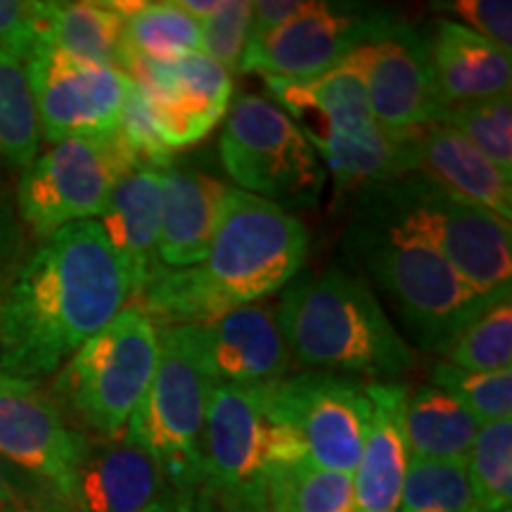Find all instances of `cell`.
Here are the masks:
<instances>
[{
  "label": "cell",
  "mask_w": 512,
  "mask_h": 512,
  "mask_svg": "<svg viewBox=\"0 0 512 512\" xmlns=\"http://www.w3.org/2000/svg\"><path fill=\"white\" fill-rule=\"evenodd\" d=\"M131 299V278L98 223L64 226L0 297V373L29 382L57 373Z\"/></svg>",
  "instance_id": "6da1fadb"
},
{
  "label": "cell",
  "mask_w": 512,
  "mask_h": 512,
  "mask_svg": "<svg viewBox=\"0 0 512 512\" xmlns=\"http://www.w3.org/2000/svg\"><path fill=\"white\" fill-rule=\"evenodd\" d=\"M309 254V230L292 211L228 188L207 256L197 266L159 264L131 304L162 328L204 325L285 290Z\"/></svg>",
  "instance_id": "7a4b0ae2"
},
{
  "label": "cell",
  "mask_w": 512,
  "mask_h": 512,
  "mask_svg": "<svg viewBox=\"0 0 512 512\" xmlns=\"http://www.w3.org/2000/svg\"><path fill=\"white\" fill-rule=\"evenodd\" d=\"M275 318L290 356L306 368L396 382L415 366V351L377 294L366 280L339 268L294 278Z\"/></svg>",
  "instance_id": "3957f363"
},
{
  "label": "cell",
  "mask_w": 512,
  "mask_h": 512,
  "mask_svg": "<svg viewBox=\"0 0 512 512\" xmlns=\"http://www.w3.org/2000/svg\"><path fill=\"white\" fill-rule=\"evenodd\" d=\"M347 245L425 351L444 354L460 330L496 299L472 290L430 242L363 197Z\"/></svg>",
  "instance_id": "277c9868"
},
{
  "label": "cell",
  "mask_w": 512,
  "mask_h": 512,
  "mask_svg": "<svg viewBox=\"0 0 512 512\" xmlns=\"http://www.w3.org/2000/svg\"><path fill=\"white\" fill-rule=\"evenodd\" d=\"M302 456V444L273 413L264 384H214L202 437V494L223 512H268V472Z\"/></svg>",
  "instance_id": "5b68a950"
},
{
  "label": "cell",
  "mask_w": 512,
  "mask_h": 512,
  "mask_svg": "<svg viewBox=\"0 0 512 512\" xmlns=\"http://www.w3.org/2000/svg\"><path fill=\"white\" fill-rule=\"evenodd\" d=\"M361 197L430 242L482 297L510 292V221L437 188L420 174L363 190Z\"/></svg>",
  "instance_id": "8992f818"
},
{
  "label": "cell",
  "mask_w": 512,
  "mask_h": 512,
  "mask_svg": "<svg viewBox=\"0 0 512 512\" xmlns=\"http://www.w3.org/2000/svg\"><path fill=\"white\" fill-rule=\"evenodd\" d=\"M159 361V328L138 304L88 339L60 370L55 394L88 430L107 441L124 437Z\"/></svg>",
  "instance_id": "52a82bcc"
},
{
  "label": "cell",
  "mask_w": 512,
  "mask_h": 512,
  "mask_svg": "<svg viewBox=\"0 0 512 512\" xmlns=\"http://www.w3.org/2000/svg\"><path fill=\"white\" fill-rule=\"evenodd\" d=\"M211 389L214 382L197 363L185 330H159L155 377L121 439L150 453L176 494L202 491V437Z\"/></svg>",
  "instance_id": "ba28073f"
},
{
  "label": "cell",
  "mask_w": 512,
  "mask_h": 512,
  "mask_svg": "<svg viewBox=\"0 0 512 512\" xmlns=\"http://www.w3.org/2000/svg\"><path fill=\"white\" fill-rule=\"evenodd\" d=\"M221 164L238 190L285 211L309 209L325 188V166L299 126L261 95H242L228 110Z\"/></svg>",
  "instance_id": "9c48e42d"
},
{
  "label": "cell",
  "mask_w": 512,
  "mask_h": 512,
  "mask_svg": "<svg viewBox=\"0 0 512 512\" xmlns=\"http://www.w3.org/2000/svg\"><path fill=\"white\" fill-rule=\"evenodd\" d=\"M131 171L136 166L117 133L60 140L19 178V219L36 238L46 240L64 226L95 221L107 209L117 183Z\"/></svg>",
  "instance_id": "30bf717a"
},
{
  "label": "cell",
  "mask_w": 512,
  "mask_h": 512,
  "mask_svg": "<svg viewBox=\"0 0 512 512\" xmlns=\"http://www.w3.org/2000/svg\"><path fill=\"white\" fill-rule=\"evenodd\" d=\"M264 392L278 420L299 439L306 458L354 475L370 422L368 382L309 370L266 382Z\"/></svg>",
  "instance_id": "8fae6325"
},
{
  "label": "cell",
  "mask_w": 512,
  "mask_h": 512,
  "mask_svg": "<svg viewBox=\"0 0 512 512\" xmlns=\"http://www.w3.org/2000/svg\"><path fill=\"white\" fill-rule=\"evenodd\" d=\"M24 69L38 128L50 143L117 133L133 86L119 69L76 60L48 46H38Z\"/></svg>",
  "instance_id": "7c38bea8"
},
{
  "label": "cell",
  "mask_w": 512,
  "mask_h": 512,
  "mask_svg": "<svg viewBox=\"0 0 512 512\" xmlns=\"http://www.w3.org/2000/svg\"><path fill=\"white\" fill-rule=\"evenodd\" d=\"M394 24L382 12L354 10L351 5L316 3L283 27L245 46L240 72L264 79L304 81L342 62L351 50L373 41Z\"/></svg>",
  "instance_id": "4fadbf2b"
},
{
  "label": "cell",
  "mask_w": 512,
  "mask_h": 512,
  "mask_svg": "<svg viewBox=\"0 0 512 512\" xmlns=\"http://www.w3.org/2000/svg\"><path fill=\"white\" fill-rule=\"evenodd\" d=\"M124 74L143 93L152 124L171 152L200 143L230 110L233 76L202 53L174 62L131 57Z\"/></svg>",
  "instance_id": "5bb4252c"
},
{
  "label": "cell",
  "mask_w": 512,
  "mask_h": 512,
  "mask_svg": "<svg viewBox=\"0 0 512 512\" xmlns=\"http://www.w3.org/2000/svg\"><path fill=\"white\" fill-rule=\"evenodd\" d=\"M370 112L389 133H411L439 124L444 102L434 81L430 34L392 24L358 46Z\"/></svg>",
  "instance_id": "9a60e30c"
},
{
  "label": "cell",
  "mask_w": 512,
  "mask_h": 512,
  "mask_svg": "<svg viewBox=\"0 0 512 512\" xmlns=\"http://www.w3.org/2000/svg\"><path fill=\"white\" fill-rule=\"evenodd\" d=\"M86 446L88 437L69 430L57 403L36 382L8 375L0 380V456L62 496Z\"/></svg>",
  "instance_id": "2e32d148"
},
{
  "label": "cell",
  "mask_w": 512,
  "mask_h": 512,
  "mask_svg": "<svg viewBox=\"0 0 512 512\" xmlns=\"http://www.w3.org/2000/svg\"><path fill=\"white\" fill-rule=\"evenodd\" d=\"M192 354L214 384L254 387L290 373V349L275 309L247 304L204 325H181Z\"/></svg>",
  "instance_id": "e0dca14e"
},
{
  "label": "cell",
  "mask_w": 512,
  "mask_h": 512,
  "mask_svg": "<svg viewBox=\"0 0 512 512\" xmlns=\"http://www.w3.org/2000/svg\"><path fill=\"white\" fill-rule=\"evenodd\" d=\"M171 494L155 458L140 446L88 439L60 501L72 512H152Z\"/></svg>",
  "instance_id": "ac0fdd59"
},
{
  "label": "cell",
  "mask_w": 512,
  "mask_h": 512,
  "mask_svg": "<svg viewBox=\"0 0 512 512\" xmlns=\"http://www.w3.org/2000/svg\"><path fill=\"white\" fill-rule=\"evenodd\" d=\"M266 83L280 110L299 126L306 140L328 133L342 138H366L377 128L358 48L335 67L311 79H266Z\"/></svg>",
  "instance_id": "d6986e66"
},
{
  "label": "cell",
  "mask_w": 512,
  "mask_h": 512,
  "mask_svg": "<svg viewBox=\"0 0 512 512\" xmlns=\"http://www.w3.org/2000/svg\"><path fill=\"white\" fill-rule=\"evenodd\" d=\"M406 396L399 382H368L370 422L354 470V512H399L411 460L403 434Z\"/></svg>",
  "instance_id": "ffe728a7"
},
{
  "label": "cell",
  "mask_w": 512,
  "mask_h": 512,
  "mask_svg": "<svg viewBox=\"0 0 512 512\" xmlns=\"http://www.w3.org/2000/svg\"><path fill=\"white\" fill-rule=\"evenodd\" d=\"M226 185L204 171L174 166L162 171V223L157 261L166 268L197 266L207 256Z\"/></svg>",
  "instance_id": "44dd1931"
},
{
  "label": "cell",
  "mask_w": 512,
  "mask_h": 512,
  "mask_svg": "<svg viewBox=\"0 0 512 512\" xmlns=\"http://www.w3.org/2000/svg\"><path fill=\"white\" fill-rule=\"evenodd\" d=\"M415 174L498 219H512V174L498 169L453 128L444 124L422 128Z\"/></svg>",
  "instance_id": "7402d4cb"
},
{
  "label": "cell",
  "mask_w": 512,
  "mask_h": 512,
  "mask_svg": "<svg viewBox=\"0 0 512 512\" xmlns=\"http://www.w3.org/2000/svg\"><path fill=\"white\" fill-rule=\"evenodd\" d=\"M112 252L131 278L133 299L159 266L157 240L162 223V171L136 169L121 178L107 209L95 219ZM131 299V302H133Z\"/></svg>",
  "instance_id": "603a6c76"
},
{
  "label": "cell",
  "mask_w": 512,
  "mask_h": 512,
  "mask_svg": "<svg viewBox=\"0 0 512 512\" xmlns=\"http://www.w3.org/2000/svg\"><path fill=\"white\" fill-rule=\"evenodd\" d=\"M430 55L444 110L510 93V55L460 22H437L430 36Z\"/></svg>",
  "instance_id": "cb8c5ba5"
},
{
  "label": "cell",
  "mask_w": 512,
  "mask_h": 512,
  "mask_svg": "<svg viewBox=\"0 0 512 512\" xmlns=\"http://www.w3.org/2000/svg\"><path fill=\"white\" fill-rule=\"evenodd\" d=\"M420 133H389L377 126L366 138L328 133L309 143L335 178L337 192H363L415 174Z\"/></svg>",
  "instance_id": "d4e9b609"
},
{
  "label": "cell",
  "mask_w": 512,
  "mask_h": 512,
  "mask_svg": "<svg viewBox=\"0 0 512 512\" xmlns=\"http://www.w3.org/2000/svg\"><path fill=\"white\" fill-rule=\"evenodd\" d=\"M38 46L126 72V17L112 3H43ZM36 46V48H38Z\"/></svg>",
  "instance_id": "484cf974"
},
{
  "label": "cell",
  "mask_w": 512,
  "mask_h": 512,
  "mask_svg": "<svg viewBox=\"0 0 512 512\" xmlns=\"http://www.w3.org/2000/svg\"><path fill=\"white\" fill-rule=\"evenodd\" d=\"M479 427L475 415L432 384L406 396L403 434L411 458L465 460Z\"/></svg>",
  "instance_id": "4316f807"
},
{
  "label": "cell",
  "mask_w": 512,
  "mask_h": 512,
  "mask_svg": "<svg viewBox=\"0 0 512 512\" xmlns=\"http://www.w3.org/2000/svg\"><path fill=\"white\" fill-rule=\"evenodd\" d=\"M268 512H354V475L311 458L273 465L266 482Z\"/></svg>",
  "instance_id": "83f0119b"
},
{
  "label": "cell",
  "mask_w": 512,
  "mask_h": 512,
  "mask_svg": "<svg viewBox=\"0 0 512 512\" xmlns=\"http://www.w3.org/2000/svg\"><path fill=\"white\" fill-rule=\"evenodd\" d=\"M126 48L128 60L174 62L202 53V27L178 0L143 3L126 17Z\"/></svg>",
  "instance_id": "f1b7e54d"
},
{
  "label": "cell",
  "mask_w": 512,
  "mask_h": 512,
  "mask_svg": "<svg viewBox=\"0 0 512 512\" xmlns=\"http://www.w3.org/2000/svg\"><path fill=\"white\" fill-rule=\"evenodd\" d=\"M465 463L472 512H512V420L479 427Z\"/></svg>",
  "instance_id": "f546056e"
},
{
  "label": "cell",
  "mask_w": 512,
  "mask_h": 512,
  "mask_svg": "<svg viewBox=\"0 0 512 512\" xmlns=\"http://www.w3.org/2000/svg\"><path fill=\"white\" fill-rule=\"evenodd\" d=\"M446 361L477 373H501L512 366V297L491 299L444 351Z\"/></svg>",
  "instance_id": "4dcf8cb0"
},
{
  "label": "cell",
  "mask_w": 512,
  "mask_h": 512,
  "mask_svg": "<svg viewBox=\"0 0 512 512\" xmlns=\"http://www.w3.org/2000/svg\"><path fill=\"white\" fill-rule=\"evenodd\" d=\"M38 128L27 69L15 57L0 50V157L12 166H27L38 155Z\"/></svg>",
  "instance_id": "1f68e13d"
},
{
  "label": "cell",
  "mask_w": 512,
  "mask_h": 512,
  "mask_svg": "<svg viewBox=\"0 0 512 512\" xmlns=\"http://www.w3.org/2000/svg\"><path fill=\"white\" fill-rule=\"evenodd\" d=\"M399 512H472L465 460H408Z\"/></svg>",
  "instance_id": "d6a6232c"
},
{
  "label": "cell",
  "mask_w": 512,
  "mask_h": 512,
  "mask_svg": "<svg viewBox=\"0 0 512 512\" xmlns=\"http://www.w3.org/2000/svg\"><path fill=\"white\" fill-rule=\"evenodd\" d=\"M439 124L460 133L475 150L489 157L498 169L512 174V98H494L446 107Z\"/></svg>",
  "instance_id": "836d02e7"
},
{
  "label": "cell",
  "mask_w": 512,
  "mask_h": 512,
  "mask_svg": "<svg viewBox=\"0 0 512 512\" xmlns=\"http://www.w3.org/2000/svg\"><path fill=\"white\" fill-rule=\"evenodd\" d=\"M430 377L432 387L453 396L467 413L475 415L479 425L512 420V370L477 373L439 361Z\"/></svg>",
  "instance_id": "e575fe53"
},
{
  "label": "cell",
  "mask_w": 512,
  "mask_h": 512,
  "mask_svg": "<svg viewBox=\"0 0 512 512\" xmlns=\"http://www.w3.org/2000/svg\"><path fill=\"white\" fill-rule=\"evenodd\" d=\"M249 15H252L249 0H226L216 15L200 22L202 55L221 64L228 74L240 69L242 53H245L247 46Z\"/></svg>",
  "instance_id": "d590c367"
},
{
  "label": "cell",
  "mask_w": 512,
  "mask_h": 512,
  "mask_svg": "<svg viewBox=\"0 0 512 512\" xmlns=\"http://www.w3.org/2000/svg\"><path fill=\"white\" fill-rule=\"evenodd\" d=\"M117 138L136 169L164 171L171 166L174 152L159 138L155 124H152L150 110H147V102L136 86H131L124 112H121Z\"/></svg>",
  "instance_id": "8d00e7d4"
},
{
  "label": "cell",
  "mask_w": 512,
  "mask_h": 512,
  "mask_svg": "<svg viewBox=\"0 0 512 512\" xmlns=\"http://www.w3.org/2000/svg\"><path fill=\"white\" fill-rule=\"evenodd\" d=\"M41 12L38 0H0V50L27 62L38 46Z\"/></svg>",
  "instance_id": "74e56055"
},
{
  "label": "cell",
  "mask_w": 512,
  "mask_h": 512,
  "mask_svg": "<svg viewBox=\"0 0 512 512\" xmlns=\"http://www.w3.org/2000/svg\"><path fill=\"white\" fill-rule=\"evenodd\" d=\"M448 10L463 19V27L512 55V3L510 0H456Z\"/></svg>",
  "instance_id": "f35d334b"
},
{
  "label": "cell",
  "mask_w": 512,
  "mask_h": 512,
  "mask_svg": "<svg viewBox=\"0 0 512 512\" xmlns=\"http://www.w3.org/2000/svg\"><path fill=\"white\" fill-rule=\"evenodd\" d=\"M311 5L313 0H259V3H252L247 43L259 41L261 36L283 27L290 19L299 17L302 12L309 10Z\"/></svg>",
  "instance_id": "ab89813d"
},
{
  "label": "cell",
  "mask_w": 512,
  "mask_h": 512,
  "mask_svg": "<svg viewBox=\"0 0 512 512\" xmlns=\"http://www.w3.org/2000/svg\"><path fill=\"white\" fill-rule=\"evenodd\" d=\"M19 249H22V230L15 219V209L5 197H0V297L19 268Z\"/></svg>",
  "instance_id": "60d3db41"
},
{
  "label": "cell",
  "mask_w": 512,
  "mask_h": 512,
  "mask_svg": "<svg viewBox=\"0 0 512 512\" xmlns=\"http://www.w3.org/2000/svg\"><path fill=\"white\" fill-rule=\"evenodd\" d=\"M152 512H223L219 505L202 491H195V494H171L166 501L155 508Z\"/></svg>",
  "instance_id": "b9f144b4"
},
{
  "label": "cell",
  "mask_w": 512,
  "mask_h": 512,
  "mask_svg": "<svg viewBox=\"0 0 512 512\" xmlns=\"http://www.w3.org/2000/svg\"><path fill=\"white\" fill-rule=\"evenodd\" d=\"M0 510L3 512H24L22 496H19L15 482H12L3 463H0Z\"/></svg>",
  "instance_id": "7bdbcfd3"
},
{
  "label": "cell",
  "mask_w": 512,
  "mask_h": 512,
  "mask_svg": "<svg viewBox=\"0 0 512 512\" xmlns=\"http://www.w3.org/2000/svg\"><path fill=\"white\" fill-rule=\"evenodd\" d=\"M178 3H181V8L188 12V15L195 17L197 22H202V19L216 15L226 0H178Z\"/></svg>",
  "instance_id": "ee69618b"
},
{
  "label": "cell",
  "mask_w": 512,
  "mask_h": 512,
  "mask_svg": "<svg viewBox=\"0 0 512 512\" xmlns=\"http://www.w3.org/2000/svg\"><path fill=\"white\" fill-rule=\"evenodd\" d=\"M3 377H5V375H3V373H0V380H3Z\"/></svg>",
  "instance_id": "f6af8a7d"
},
{
  "label": "cell",
  "mask_w": 512,
  "mask_h": 512,
  "mask_svg": "<svg viewBox=\"0 0 512 512\" xmlns=\"http://www.w3.org/2000/svg\"><path fill=\"white\" fill-rule=\"evenodd\" d=\"M0 512H3V510H0Z\"/></svg>",
  "instance_id": "bcb514c9"
}]
</instances>
